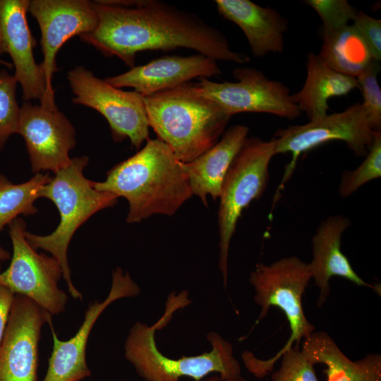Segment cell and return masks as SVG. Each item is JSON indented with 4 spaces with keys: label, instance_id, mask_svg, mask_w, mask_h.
<instances>
[{
    "label": "cell",
    "instance_id": "cell-1",
    "mask_svg": "<svg viewBox=\"0 0 381 381\" xmlns=\"http://www.w3.org/2000/svg\"><path fill=\"white\" fill-rule=\"evenodd\" d=\"M98 23L80 39L104 55L131 68L138 52L193 49L215 61L245 64L250 57L233 51L226 37L194 13L159 0L95 1Z\"/></svg>",
    "mask_w": 381,
    "mask_h": 381
},
{
    "label": "cell",
    "instance_id": "cell-2",
    "mask_svg": "<svg viewBox=\"0 0 381 381\" xmlns=\"http://www.w3.org/2000/svg\"><path fill=\"white\" fill-rule=\"evenodd\" d=\"M94 187L128 200L129 224L157 214L171 216L193 195L182 162L158 138H149L135 155L113 167L104 181H94Z\"/></svg>",
    "mask_w": 381,
    "mask_h": 381
},
{
    "label": "cell",
    "instance_id": "cell-3",
    "mask_svg": "<svg viewBox=\"0 0 381 381\" xmlns=\"http://www.w3.org/2000/svg\"><path fill=\"white\" fill-rule=\"evenodd\" d=\"M149 126L176 158L189 162L214 146L231 116L186 83L143 97Z\"/></svg>",
    "mask_w": 381,
    "mask_h": 381
},
{
    "label": "cell",
    "instance_id": "cell-4",
    "mask_svg": "<svg viewBox=\"0 0 381 381\" xmlns=\"http://www.w3.org/2000/svg\"><path fill=\"white\" fill-rule=\"evenodd\" d=\"M89 162L86 156L73 157L70 164L54 174L40 190V197L50 200L56 207L60 220L55 230L48 235L25 231L30 245L35 250L49 253L60 264L68 289L75 299H83L71 279L67 250L76 230L92 215L116 203L114 195L97 190L94 181L87 179L83 171Z\"/></svg>",
    "mask_w": 381,
    "mask_h": 381
},
{
    "label": "cell",
    "instance_id": "cell-5",
    "mask_svg": "<svg viewBox=\"0 0 381 381\" xmlns=\"http://www.w3.org/2000/svg\"><path fill=\"white\" fill-rule=\"evenodd\" d=\"M162 320L149 326L136 322L125 343V357L145 381H180L183 377L201 381L212 373L223 379L241 375V368L234 356L232 344L219 334L210 332L207 339L211 350L178 359L164 355L155 341V332Z\"/></svg>",
    "mask_w": 381,
    "mask_h": 381
},
{
    "label": "cell",
    "instance_id": "cell-6",
    "mask_svg": "<svg viewBox=\"0 0 381 381\" xmlns=\"http://www.w3.org/2000/svg\"><path fill=\"white\" fill-rule=\"evenodd\" d=\"M312 276L308 262L295 255L282 258L269 265L258 263L250 272L249 282L255 291L254 301L261 308L258 320L265 318L271 307L281 310L286 318L291 334L286 344L268 360L255 358L252 370L259 378L272 370L276 361L288 349L298 348L315 326L307 319L302 298Z\"/></svg>",
    "mask_w": 381,
    "mask_h": 381
},
{
    "label": "cell",
    "instance_id": "cell-7",
    "mask_svg": "<svg viewBox=\"0 0 381 381\" xmlns=\"http://www.w3.org/2000/svg\"><path fill=\"white\" fill-rule=\"evenodd\" d=\"M274 138L264 140L247 138L232 161L222 182L219 195L218 226L219 267L226 288L230 243L242 212L259 199L269 181V164L275 155Z\"/></svg>",
    "mask_w": 381,
    "mask_h": 381
},
{
    "label": "cell",
    "instance_id": "cell-8",
    "mask_svg": "<svg viewBox=\"0 0 381 381\" xmlns=\"http://www.w3.org/2000/svg\"><path fill=\"white\" fill-rule=\"evenodd\" d=\"M375 133L362 104L358 102L320 119L277 130L274 135L275 155L290 152L291 159L286 166L274 202L277 201L279 190L293 174L302 153L330 141L341 140L356 157H365L373 143Z\"/></svg>",
    "mask_w": 381,
    "mask_h": 381
},
{
    "label": "cell",
    "instance_id": "cell-9",
    "mask_svg": "<svg viewBox=\"0 0 381 381\" xmlns=\"http://www.w3.org/2000/svg\"><path fill=\"white\" fill-rule=\"evenodd\" d=\"M13 254L8 267L0 273V284L24 296L51 315L65 310L68 295L58 282L63 276L59 262L52 256L38 253L28 242L26 225L20 217L8 224Z\"/></svg>",
    "mask_w": 381,
    "mask_h": 381
},
{
    "label": "cell",
    "instance_id": "cell-10",
    "mask_svg": "<svg viewBox=\"0 0 381 381\" xmlns=\"http://www.w3.org/2000/svg\"><path fill=\"white\" fill-rule=\"evenodd\" d=\"M67 77L75 95L73 102L99 112L108 121L115 141L128 138L139 150L149 139L150 126L141 95L115 87L82 66L69 71Z\"/></svg>",
    "mask_w": 381,
    "mask_h": 381
},
{
    "label": "cell",
    "instance_id": "cell-11",
    "mask_svg": "<svg viewBox=\"0 0 381 381\" xmlns=\"http://www.w3.org/2000/svg\"><path fill=\"white\" fill-rule=\"evenodd\" d=\"M236 82L217 83L207 78L194 83L198 92L215 102L229 115L242 112L267 113L288 119L301 112L291 99L289 88L283 83L269 79L254 68H235Z\"/></svg>",
    "mask_w": 381,
    "mask_h": 381
},
{
    "label": "cell",
    "instance_id": "cell-12",
    "mask_svg": "<svg viewBox=\"0 0 381 381\" xmlns=\"http://www.w3.org/2000/svg\"><path fill=\"white\" fill-rule=\"evenodd\" d=\"M17 133L24 139L32 172L55 174L70 164L75 131L56 106L24 102L20 107Z\"/></svg>",
    "mask_w": 381,
    "mask_h": 381
},
{
    "label": "cell",
    "instance_id": "cell-13",
    "mask_svg": "<svg viewBox=\"0 0 381 381\" xmlns=\"http://www.w3.org/2000/svg\"><path fill=\"white\" fill-rule=\"evenodd\" d=\"M52 315L16 294L0 349V381H37L38 343Z\"/></svg>",
    "mask_w": 381,
    "mask_h": 381
},
{
    "label": "cell",
    "instance_id": "cell-14",
    "mask_svg": "<svg viewBox=\"0 0 381 381\" xmlns=\"http://www.w3.org/2000/svg\"><path fill=\"white\" fill-rule=\"evenodd\" d=\"M41 31L43 61L40 64L49 97L55 99L52 80L58 71L56 55L70 38L93 30L98 18L92 2L85 0H32L28 8Z\"/></svg>",
    "mask_w": 381,
    "mask_h": 381
},
{
    "label": "cell",
    "instance_id": "cell-15",
    "mask_svg": "<svg viewBox=\"0 0 381 381\" xmlns=\"http://www.w3.org/2000/svg\"><path fill=\"white\" fill-rule=\"evenodd\" d=\"M140 289L128 272L120 267L112 272L109 293L102 302L88 306L85 319L76 334L67 341L58 339L52 322L48 319L52 338L53 350L43 381H80L90 376L85 359L86 346L91 329L101 313L114 301L140 294Z\"/></svg>",
    "mask_w": 381,
    "mask_h": 381
},
{
    "label": "cell",
    "instance_id": "cell-16",
    "mask_svg": "<svg viewBox=\"0 0 381 381\" xmlns=\"http://www.w3.org/2000/svg\"><path fill=\"white\" fill-rule=\"evenodd\" d=\"M30 2L0 0V54L6 53L11 56L13 75L21 85L23 99H38L40 104L54 107L55 99L49 97L44 75L33 56L36 41L27 20Z\"/></svg>",
    "mask_w": 381,
    "mask_h": 381
},
{
    "label": "cell",
    "instance_id": "cell-17",
    "mask_svg": "<svg viewBox=\"0 0 381 381\" xmlns=\"http://www.w3.org/2000/svg\"><path fill=\"white\" fill-rule=\"evenodd\" d=\"M221 73L215 60L199 54L190 56L157 58L104 80L119 89L133 87L136 92L145 97L188 83L193 78H207Z\"/></svg>",
    "mask_w": 381,
    "mask_h": 381
},
{
    "label": "cell",
    "instance_id": "cell-18",
    "mask_svg": "<svg viewBox=\"0 0 381 381\" xmlns=\"http://www.w3.org/2000/svg\"><path fill=\"white\" fill-rule=\"evenodd\" d=\"M350 225L351 220L341 214L329 216L321 222L312 238L313 259L308 265L320 291L316 302L319 308L329 297L332 277H342L360 286L378 289L359 277L341 250V236Z\"/></svg>",
    "mask_w": 381,
    "mask_h": 381
},
{
    "label": "cell",
    "instance_id": "cell-19",
    "mask_svg": "<svg viewBox=\"0 0 381 381\" xmlns=\"http://www.w3.org/2000/svg\"><path fill=\"white\" fill-rule=\"evenodd\" d=\"M215 4L219 15L242 30L254 56L282 52L288 20L275 9L250 0H216Z\"/></svg>",
    "mask_w": 381,
    "mask_h": 381
},
{
    "label": "cell",
    "instance_id": "cell-20",
    "mask_svg": "<svg viewBox=\"0 0 381 381\" xmlns=\"http://www.w3.org/2000/svg\"><path fill=\"white\" fill-rule=\"evenodd\" d=\"M248 131L249 128L244 125L231 126L208 150L189 162H182L192 194L199 197L206 207L208 195L213 200L219 197L224 179Z\"/></svg>",
    "mask_w": 381,
    "mask_h": 381
},
{
    "label": "cell",
    "instance_id": "cell-21",
    "mask_svg": "<svg viewBox=\"0 0 381 381\" xmlns=\"http://www.w3.org/2000/svg\"><path fill=\"white\" fill-rule=\"evenodd\" d=\"M301 351L312 364L327 367L326 381H381L380 354L369 353L353 361L324 331H314L303 339Z\"/></svg>",
    "mask_w": 381,
    "mask_h": 381
},
{
    "label": "cell",
    "instance_id": "cell-22",
    "mask_svg": "<svg viewBox=\"0 0 381 381\" xmlns=\"http://www.w3.org/2000/svg\"><path fill=\"white\" fill-rule=\"evenodd\" d=\"M306 68L304 85L291 97L310 121L320 119L327 114L328 100L331 97L346 95L358 87L356 78L332 69L312 51L308 55Z\"/></svg>",
    "mask_w": 381,
    "mask_h": 381
},
{
    "label": "cell",
    "instance_id": "cell-23",
    "mask_svg": "<svg viewBox=\"0 0 381 381\" xmlns=\"http://www.w3.org/2000/svg\"><path fill=\"white\" fill-rule=\"evenodd\" d=\"M318 56L332 69L356 78L375 60L353 24L325 37Z\"/></svg>",
    "mask_w": 381,
    "mask_h": 381
},
{
    "label": "cell",
    "instance_id": "cell-24",
    "mask_svg": "<svg viewBox=\"0 0 381 381\" xmlns=\"http://www.w3.org/2000/svg\"><path fill=\"white\" fill-rule=\"evenodd\" d=\"M51 178L49 173L41 172L26 182L13 183L0 174V234L20 215L28 216L37 212L35 201L40 198V190Z\"/></svg>",
    "mask_w": 381,
    "mask_h": 381
},
{
    "label": "cell",
    "instance_id": "cell-25",
    "mask_svg": "<svg viewBox=\"0 0 381 381\" xmlns=\"http://www.w3.org/2000/svg\"><path fill=\"white\" fill-rule=\"evenodd\" d=\"M381 176V131H375L373 143L364 161L352 171H344L339 184L341 198H347L368 182Z\"/></svg>",
    "mask_w": 381,
    "mask_h": 381
},
{
    "label": "cell",
    "instance_id": "cell-26",
    "mask_svg": "<svg viewBox=\"0 0 381 381\" xmlns=\"http://www.w3.org/2000/svg\"><path fill=\"white\" fill-rule=\"evenodd\" d=\"M17 80L0 70V151L9 137L18 132L20 107L16 100Z\"/></svg>",
    "mask_w": 381,
    "mask_h": 381
},
{
    "label": "cell",
    "instance_id": "cell-27",
    "mask_svg": "<svg viewBox=\"0 0 381 381\" xmlns=\"http://www.w3.org/2000/svg\"><path fill=\"white\" fill-rule=\"evenodd\" d=\"M380 61L373 60L368 66L356 77L363 102L362 104L370 125L374 131L381 130V90L377 74Z\"/></svg>",
    "mask_w": 381,
    "mask_h": 381
},
{
    "label": "cell",
    "instance_id": "cell-28",
    "mask_svg": "<svg viewBox=\"0 0 381 381\" xmlns=\"http://www.w3.org/2000/svg\"><path fill=\"white\" fill-rule=\"evenodd\" d=\"M304 3L313 8L320 16L322 37L348 25L358 13L346 0H307Z\"/></svg>",
    "mask_w": 381,
    "mask_h": 381
},
{
    "label": "cell",
    "instance_id": "cell-29",
    "mask_svg": "<svg viewBox=\"0 0 381 381\" xmlns=\"http://www.w3.org/2000/svg\"><path fill=\"white\" fill-rule=\"evenodd\" d=\"M279 369L272 374V381H319L313 364L304 356L301 349L292 346L281 355Z\"/></svg>",
    "mask_w": 381,
    "mask_h": 381
},
{
    "label": "cell",
    "instance_id": "cell-30",
    "mask_svg": "<svg viewBox=\"0 0 381 381\" xmlns=\"http://www.w3.org/2000/svg\"><path fill=\"white\" fill-rule=\"evenodd\" d=\"M353 25L368 44L375 61L381 60V20L370 16L363 11H358Z\"/></svg>",
    "mask_w": 381,
    "mask_h": 381
},
{
    "label": "cell",
    "instance_id": "cell-31",
    "mask_svg": "<svg viewBox=\"0 0 381 381\" xmlns=\"http://www.w3.org/2000/svg\"><path fill=\"white\" fill-rule=\"evenodd\" d=\"M15 298L6 286L0 284V349Z\"/></svg>",
    "mask_w": 381,
    "mask_h": 381
},
{
    "label": "cell",
    "instance_id": "cell-32",
    "mask_svg": "<svg viewBox=\"0 0 381 381\" xmlns=\"http://www.w3.org/2000/svg\"><path fill=\"white\" fill-rule=\"evenodd\" d=\"M201 381H246V379L243 377L238 376L236 377H231L228 379H223L218 375H209Z\"/></svg>",
    "mask_w": 381,
    "mask_h": 381
},
{
    "label": "cell",
    "instance_id": "cell-33",
    "mask_svg": "<svg viewBox=\"0 0 381 381\" xmlns=\"http://www.w3.org/2000/svg\"><path fill=\"white\" fill-rule=\"evenodd\" d=\"M11 258L10 253L0 246V273L1 272V265L4 262Z\"/></svg>",
    "mask_w": 381,
    "mask_h": 381
},
{
    "label": "cell",
    "instance_id": "cell-34",
    "mask_svg": "<svg viewBox=\"0 0 381 381\" xmlns=\"http://www.w3.org/2000/svg\"><path fill=\"white\" fill-rule=\"evenodd\" d=\"M0 64L4 65L9 68H11L13 67V65L11 63H8L7 61H3L0 59Z\"/></svg>",
    "mask_w": 381,
    "mask_h": 381
}]
</instances>
